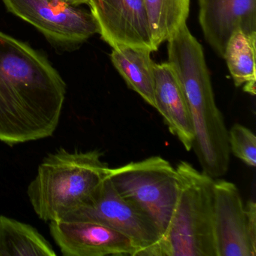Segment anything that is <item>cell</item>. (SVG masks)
<instances>
[{"instance_id":"obj_1","label":"cell","mask_w":256,"mask_h":256,"mask_svg":"<svg viewBox=\"0 0 256 256\" xmlns=\"http://www.w3.org/2000/svg\"><path fill=\"white\" fill-rule=\"evenodd\" d=\"M66 94L47 56L0 31V142L13 146L52 137Z\"/></svg>"},{"instance_id":"obj_2","label":"cell","mask_w":256,"mask_h":256,"mask_svg":"<svg viewBox=\"0 0 256 256\" xmlns=\"http://www.w3.org/2000/svg\"><path fill=\"white\" fill-rule=\"evenodd\" d=\"M167 42L168 62L182 86L191 113L192 150L203 172L218 179L228 173L230 166L228 130L216 103L203 47L186 24Z\"/></svg>"},{"instance_id":"obj_3","label":"cell","mask_w":256,"mask_h":256,"mask_svg":"<svg viewBox=\"0 0 256 256\" xmlns=\"http://www.w3.org/2000/svg\"><path fill=\"white\" fill-rule=\"evenodd\" d=\"M98 150L49 154L28 188L30 202L46 222L61 221L88 202L104 184L109 168Z\"/></svg>"},{"instance_id":"obj_4","label":"cell","mask_w":256,"mask_h":256,"mask_svg":"<svg viewBox=\"0 0 256 256\" xmlns=\"http://www.w3.org/2000/svg\"><path fill=\"white\" fill-rule=\"evenodd\" d=\"M179 194L160 256H217L214 234L215 180L186 162L178 167Z\"/></svg>"},{"instance_id":"obj_5","label":"cell","mask_w":256,"mask_h":256,"mask_svg":"<svg viewBox=\"0 0 256 256\" xmlns=\"http://www.w3.org/2000/svg\"><path fill=\"white\" fill-rule=\"evenodd\" d=\"M108 178L124 199L152 220L162 239L179 194L176 168L162 157L152 156L116 168H110Z\"/></svg>"},{"instance_id":"obj_6","label":"cell","mask_w":256,"mask_h":256,"mask_svg":"<svg viewBox=\"0 0 256 256\" xmlns=\"http://www.w3.org/2000/svg\"><path fill=\"white\" fill-rule=\"evenodd\" d=\"M8 12L36 28L54 47L78 48L100 28L90 12L64 0H2Z\"/></svg>"},{"instance_id":"obj_7","label":"cell","mask_w":256,"mask_h":256,"mask_svg":"<svg viewBox=\"0 0 256 256\" xmlns=\"http://www.w3.org/2000/svg\"><path fill=\"white\" fill-rule=\"evenodd\" d=\"M62 220L101 223L130 238L138 248V256H160L162 235L158 228L148 215L124 199L108 178L88 202Z\"/></svg>"},{"instance_id":"obj_8","label":"cell","mask_w":256,"mask_h":256,"mask_svg":"<svg viewBox=\"0 0 256 256\" xmlns=\"http://www.w3.org/2000/svg\"><path fill=\"white\" fill-rule=\"evenodd\" d=\"M214 234L217 256H256V205H244L238 187L224 180L214 184Z\"/></svg>"},{"instance_id":"obj_9","label":"cell","mask_w":256,"mask_h":256,"mask_svg":"<svg viewBox=\"0 0 256 256\" xmlns=\"http://www.w3.org/2000/svg\"><path fill=\"white\" fill-rule=\"evenodd\" d=\"M102 40L118 46L157 52L144 0H88Z\"/></svg>"},{"instance_id":"obj_10","label":"cell","mask_w":256,"mask_h":256,"mask_svg":"<svg viewBox=\"0 0 256 256\" xmlns=\"http://www.w3.org/2000/svg\"><path fill=\"white\" fill-rule=\"evenodd\" d=\"M50 232L65 256H138V248L130 238L101 223L52 222Z\"/></svg>"},{"instance_id":"obj_11","label":"cell","mask_w":256,"mask_h":256,"mask_svg":"<svg viewBox=\"0 0 256 256\" xmlns=\"http://www.w3.org/2000/svg\"><path fill=\"white\" fill-rule=\"evenodd\" d=\"M199 22L206 42L223 58L234 31L256 34V0H199Z\"/></svg>"},{"instance_id":"obj_12","label":"cell","mask_w":256,"mask_h":256,"mask_svg":"<svg viewBox=\"0 0 256 256\" xmlns=\"http://www.w3.org/2000/svg\"><path fill=\"white\" fill-rule=\"evenodd\" d=\"M155 108L169 131L187 151L192 150L194 132L191 113L182 86L168 62L156 64Z\"/></svg>"},{"instance_id":"obj_13","label":"cell","mask_w":256,"mask_h":256,"mask_svg":"<svg viewBox=\"0 0 256 256\" xmlns=\"http://www.w3.org/2000/svg\"><path fill=\"white\" fill-rule=\"evenodd\" d=\"M152 52L144 49L118 46L114 48L110 60L127 86L155 108V62Z\"/></svg>"},{"instance_id":"obj_14","label":"cell","mask_w":256,"mask_h":256,"mask_svg":"<svg viewBox=\"0 0 256 256\" xmlns=\"http://www.w3.org/2000/svg\"><path fill=\"white\" fill-rule=\"evenodd\" d=\"M52 244L30 224L0 216V256H56Z\"/></svg>"},{"instance_id":"obj_15","label":"cell","mask_w":256,"mask_h":256,"mask_svg":"<svg viewBox=\"0 0 256 256\" xmlns=\"http://www.w3.org/2000/svg\"><path fill=\"white\" fill-rule=\"evenodd\" d=\"M256 34L247 35L241 30L232 34L228 42L224 58L236 88L256 95Z\"/></svg>"},{"instance_id":"obj_16","label":"cell","mask_w":256,"mask_h":256,"mask_svg":"<svg viewBox=\"0 0 256 256\" xmlns=\"http://www.w3.org/2000/svg\"><path fill=\"white\" fill-rule=\"evenodd\" d=\"M152 42L158 48L186 24L190 16V0H144Z\"/></svg>"},{"instance_id":"obj_17","label":"cell","mask_w":256,"mask_h":256,"mask_svg":"<svg viewBox=\"0 0 256 256\" xmlns=\"http://www.w3.org/2000/svg\"><path fill=\"white\" fill-rule=\"evenodd\" d=\"M230 154L248 167L256 166V137L254 133L240 124H235L228 131Z\"/></svg>"},{"instance_id":"obj_18","label":"cell","mask_w":256,"mask_h":256,"mask_svg":"<svg viewBox=\"0 0 256 256\" xmlns=\"http://www.w3.org/2000/svg\"><path fill=\"white\" fill-rule=\"evenodd\" d=\"M67 4L76 6H80L82 5H88V0H64Z\"/></svg>"}]
</instances>
